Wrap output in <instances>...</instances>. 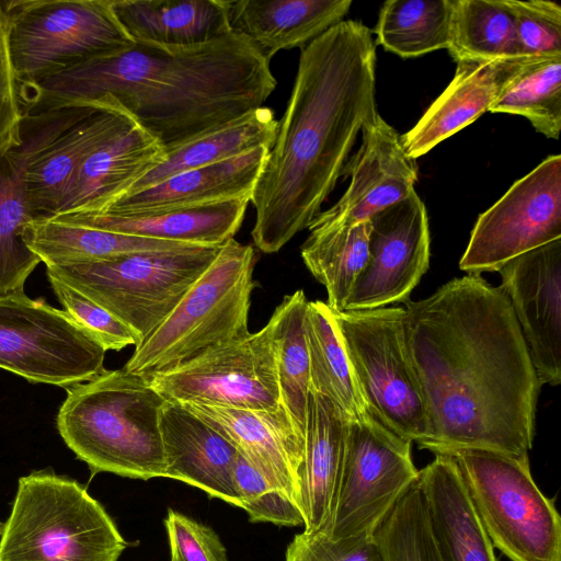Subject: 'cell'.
Wrapping results in <instances>:
<instances>
[{
    "label": "cell",
    "instance_id": "cell-1",
    "mask_svg": "<svg viewBox=\"0 0 561 561\" xmlns=\"http://www.w3.org/2000/svg\"><path fill=\"white\" fill-rule=\"evenodd\" d=\"M403 337L434 455H528L541 383L501 286L468 274L404 301Z\"/></svg>",
    "mask_w": 561,
    "mask_h": 561
},
{
    "label": "cell",
    "instance_id": "cell-2",
    "mask_svg": "<svg viewBox=\"0 0 561 561\" xmlns=\"http://www.w3.org/2000/svg\"><path fill=\"white\" fill-rule=\"evenodd\" d=\"M376 44L362 22L343 20L301 49L273 147L251 201V236L278 252L308 228L342 175L357 135L378 113Z\"/></svg>",
    "mask_w": 561,
    "mask_h": 561
},
{
    "label": "cell",
    "instance_id": "cell-3",
    "mask_svg": "<svg viewBox=\"0 0 561 561\" xmlns=\"http://www.w3.org/2000/svg\"><path fill=\"white\" fill-rule=\"evenodd\" d=\"M270 62L233 32L164 50L137 44L19 85L23 111L110 99L164 151L263 106L276 88Z\"/></svg>",
    "mask_w": 561,
    "mask_h": 561
},
{
    "label": "cell",
    "instance_id": "cell-4",
    "mask_svg": "<svg viewBox=\"0 0 561 561\" xmlns=\"http://www.w3.org/2000/svg\"><path fill=\"white\" fill-rule=\"evenodd\" d=\"M67 390L57 428L92 474L149 480L165 476L160 411L165 400L146 378L105 370Z\"/></svg>",
    "mask_w": 561,
    "mask_h": 561
},
{
    "label": "cell",
    "instance_id": "cell-5",
    "mask_svg": "<svg viewBox=\"0 0 561 561\" xmlns=\"http://www.w3.org/2000/svg\"><path fill=\"white\" fill-rule=\"evenodd\" d=\"M127 546L84 486L41 470L19 479L0 534V561H118Z\"/></svg>",
    "mask_w": 561,
    "mask_h": 561
},
{
    "label": "cell",
    "instance_id": "cell-6",
    "mask_svg": "<svg viewBox=\"0 0 561 561\" xmlns=\"http://www.w3.org/2000/svg\"><path fill=\"white\" fill-rule=\"evenodd\" d=\"M252 245L234 238L188 288L168 317L135 347L124 365L144 377L173 368L221 343L243 337L256 286Z\"/></svg>",
    "mask_w": 561,
    "mask_h": 561
},
{
    "label": "cell",
    "instance_id": "cell-7",
    "mask_svg": "<svg viewBox=\"0 0 561 561\" xmlns=\"http://www.w3.org/2000/svg\"><path fill=\"white\" fill-rule=\"evenodd\" d=\"M221 245L139 251L47 265L54 276L90 298L145 340L203 275Z\"/></svg>",
    "mask_w": 561,
    "mask_h": 561
},
{
    "label": "cell",
    "instance_id": "cell-8",
    "mask_svg": "<svg viewBox=\"0 0 561 561\" xmlns=\"http://www.w3.org/2000/svg\"><path fill=\"white\" fill-rule=\"evenodd\" d=\"M494 549L511 561H561V517L536 484L528 455H449Z\"/></svg>",
    "mask_w": 561,
    "mask_h": 561
},
{
    "label": "cell",
    "instance_id": "cell-9",
    "mask_svg": "<svg viewBox=\"0 0 561 561\" xmlns=\"http://www.w3.org/2000/svg\"><path fill=\"white\" fill-rule=\"evenodd\" d=\"M133 119L110 99L23 111L19 144L9 151L39 219L56 214L84 160Z\"/></svg>",
    "mask_w": 561,
    "mask_h": 561
},
{
    "label": "cell",
    "instance_id": "cell-10",
    "mask_svg": "<svg viewBox=\"0 0 561 561\" xmlns=\"http://www.w3.org/2000/svg\"><path fill=\"white\" fill-rule=\"evenodd\" d=\"M1 5L19 85L135 44L115 18L111 0H18Z\"/></svg>",
    "mask_w": 561,
    "mask_h": 561
},
{
    "label": "cell",
    "instance_id": "cell-11",
    "mask_svg": "<svg viewBox=\"0 0 561 561\" xmlns=\"http://www.w3.org/2000/svg\"><path fill=\"white\" fill-rule=\"evenodd\" d=\"M332 313L368 413L420 445L427 436V417L405 350L403 307Z\"/></svg>",
    "mask_w": 561,
    "mask_h": 561
},
{
    "label": "cell",
    "instance_id": "cell-12",
    "mask_svg": "<svg viewBox=\"0 0 561 561\" xmlns=\"http://www.w3.org/2000/svg\"><path fill=\"white\" fill-rule=\"evenodd\" d=\"M105 353L65 310L24 290L0 293V368L68 389L104 373Z\"/></svg>",
    "mask_w": 561,
    "mask_h": 561
},
{
    "label": "cell",
    "instance_id": "cell-13",
    "mask_svg": "<svg viewBox=\"0 0 561 561\" xmlns=\"http://www.w3.org/2000/svg\"><path fill=\"white\" fill-rule=\"evenodd\" d=\"M411 445L369 413L347 421L334 508L323 534L332 539L374 535L419 479Z\"/></svg>",
    "mask_w": 561,
    "mask_h": 561
},
{
    "label": "cell",
    "instance_id": "cell-14",
    "mask_svg": "<svg viewBox=\"0 0 561 561\" xmlns=\"http://www.w3.org/2000/svg\"><path fill=\"white\" fill-rule=\"evenodd\" d=\"M145 378L169 402L274 410L280 396L273 321Z\"/></svg>",
    "mask_w": 561,
    "mask_h": 561
},
{
    "label": "cell",
    "instance_id": "cell-15",
    "mask_svg": "<svg viewBox=\"0 0 561 561\" xmlns=\"http://www.w3.org/2000/svg\"><path fill=\"white\" fill-rule=\"evenodd\" d=\"M561 239V156H548L482 213L459 268L499 272L510 261Z\"/></svg>",
    "mask_w": 561,
    "mask_h": 561
},
{
    "label": "cell",
    "instance_id": "cell-16",
    "mask_svg": "<svg viewBox=\"0 0 561 561\" xmlns=\"http://www.w3.org/2000/svg\"><path fill=\"white\" fill-rule=\"evenodd\" d=\"M368 262L344 310L404 302L430 265L431 237L424 203L415 190L370 219Z\"/></svg>",
    "mask_w": 561,
    "mask_h": 561
},
{
    "label": "cell",
    "instance_id": "cell-17",
    "mask_svg": "<svg viewBox=\"0 0 561 561\" xmlns=\"http://www.w3.org/2000/svg\"><path fill=\"white\" fill-rule=\"evenodd\" d=\"M342 175L351 179L346 191L332 207L320 211L309 227L369 221L414 191L417 164L405 152L397 130L377 113L362 129L360 147L348 158Z\"/></svg>",
    "mask_w": 561,
    "mask_h": 561
},
{
    "label": "cell",
    "instance_id": "cell-18",
    "mask_svg": "<svg viewBox=\"0 0 561 561\" xmlns=\"http://www.w3.org/2000/svg\"><path fill=\"white\" fill-rule=\"evenodd\" d=\"M507 296L541 385L561 381V239L502 266Z\"/></svg>",
    "mask_w": 561,
    "mask_h": 561
},
{
    "label": "cell",
    "instance_id": "cell-19",
    "mask_svg": "<svg viewBox=\"0 0 561 561\" xmlns=\"http://www.w3.org/2000/svg\"><path fill=\"white\" fill-rule=\"evenodd\" d=\"M182 405L226 437L275 489L300 508L299 474L305 457V435L283 404L274 410L201 403Z\"/></svg>",
    "mask_w": 561,
    "mask_h": 561
},
{
    "label": "cell",
    "instance_id": "cell-20",
    "mask_svg": "<svg viewBox=\"0 0 561 561\" xmlns=\"http://www.w3.org/2000/svg\"><path fill=\"white\" fill-rule=\"evenodd\" d=\"M164 157L160 142L134 118L84 160L54 216L104 211Z\"/></svg>",
    "mask_w": 561,
    "mask_h": 561
},
{
    "label": "cell",
    "instance_id": "cell-21",
    "mask_svg": "<svg viewBox=\"0 0 561 561\" xmlns=\"http://www.w3.org/2000/svg\"><path fill=\"white\" fill-rule=\"evenodd\" d=\"M160 432L164 477L241 508L233 479L239 453L226 437L184 405L169 401L160 411Z\"/></svg>",
    "mask_w": 561,
    "mask_h": 561
},
{
    "label": "cell",
    "instance_id": "cell-22",
    "mask_svg": "<svg viewBox=\"0 0 561 561\" xmlns=\"http://www.w3.org/2000/svg\"><path fill=\"white\" fill-rule=\"evenodd\" d=\"M268 151L270 148L260 147L174 174L153 186L124 195L102 213L137 215L251 198Z\"/></svg>",
    "mask_w": 561,
    "mask_h": 561
},
{
    "label": "cell",
    "instance_id": "cell-23",
    "mask_svg": "<svg viewBox=\"0 0 561 561\" xmlns=\"http://www.w3.org/2000/svg\"><path fill=\"white\" fill-rule=\"evenodd\" d=\"M524 57L457 61L447 88L417 123L400 136L408 156L416 160L489 112L503 83Z\"/></svg>",
    "mask_w": 561,
    "mask_h": 561
},
{
    "label": "cell",
    "instance_id": "cell-24",
    "mask_svg": "<svg viewBox=\"0 0 561 561\" xmlns=\"http://www.w3.org/2000/svg\"><path fill=\"white\" fill-rule=\"evenodd\" d=\"M352 0H227L230 31L268 62L283 49H302L343 21Z\"/></svg>",
    "mask_w": 561,
    "mask_h": 561
},
{
    "label": "cell",
    "instance_id": "cell-25",
    "mask_svg": "<svg viewBox=\"0 0 561 561\" xmlns=\"http://www.w3.org/2000/svg\"><path fill=\"white\" fill-rule=\"evenodd\" d=\"M134 43L164 50L205 45L230 33L227 0H111Z\"/></svg>",
    "mask_w": 561,
    "mask_h": 561
},
{
    "label": "cell",
    "instance_id": "cell-26",
    "mask_svg": "<svg viewBox=\"0 0 561 561\" xmlns=\"http://www.w3.org/2000/svg\"><path fill=\"white\" fill-rule=\"evenodd\" d=\"M250 197L137 215L76 213L49 218L123 234L195 245H222L240 229Z\"/></svg>",
    "mask_w": 561,
    "mask_h": 561
},
{
    "label": "cell",
    "instance_id": "cell-27",
    "mask_svg": "<svg viewBox=\"0 0 561 561\" xmlns=\"http://www.w3.org/2000/svg\"><path fill=\"white\" fill-rule=\"evenodd\" d=\"M417 484L442 561H496L494 548L449 455H435L419 470Z\"/></svg>",
    "mask_w": 561,
    "mask_h": 561
},
{
    "label": "cell",
    "instance_id": "cell-28",
    "mask_svg": "<svg viewBox=\"0 0 561 561\" xmlns=\"http://www.w3.org/2000/svg\"><path fill=\"white\" fill-rule=\"evenodd\" d=\"M305 457L299 474L305 531L323 533L335 503L348 419L325 397L309 389Z\"/></svg>",
    "mask_w": 561,
    "mask_h": 561
},
{
    "label": "cell",
    "instance_id": "cell-29",
    "mask_svg": "<svg viewBox=\"0 0 561 561\" xmlns=\"http://www.w3.org/2000/svg\"><path fill=\"white\" fill-rule=\"evenodd\" d=\"M277 128L278 122L271 108H254L167 151L163 161L142 176L127 194L153 186L174 174L228 160L260 147L271 149Z\"/></svg>",
    "mask_w": 561,
    "mask_h": 561
},
{
    "label": "cell",
    "instance_id": "cell-30",
    "mask_svg": "<svg viewBox=\"0 0 561 561\" xmlns=\"http://www.w3.org/2000/svg\"><path fill=\"white\" fill-rule=\"evenodd\" d=\"M305 334L309 355V389L329 399L348 420L367 414L366 401L327 302L308 301Z\"/></svg>",
    "mask_w": 561,
    "mask_h": 561
},
{
    "label": "cell",
    "instance_id": "cell-31",
    "mask_svg": "<svg viewBox=\"0 0 561 561\" xmlns=\"http://www.w3.org/2000/svg\"><path fill=\"white\" fill-rule=\"evenodd\" d=\"M24 240L46 266L195 245L123 234L54 218L32 221L25 229Z\"/></svg>",
    "mask_w": 561,
    "mask_h": 561
},
{
    "label": "cell",
    "instance_id": "cell-32",
    "mask_svg": "<svg viewBox=\"0 0 561 561\" xmlns=\"http://www.w3.org/2000/svg\"><path fill=\"white\" fill-rule=\"evenodd\" d=\"M301 245L302 261L327 289V305L345 309L354 285L369 257L370 220L354 226L308 228Z\"/></svg>",
    "mask_w": 561,
    "mask_h": 561
},
{
    "label": "cell",
    "instance_id": "cell-33",
    "mask_svg": "<svg viewBox=\"0 0 561 561\" xmlns=\"http://www.w3.org/2000/svg\"><path fill=\"white\" fill-rule=\"evenodd\" d=\"M489 112L523 116L536 131L559 139L561 53L524 57L503 83Z\"/></svg>",
    "mask_w": 561,
    "mask_h": 561
},
{
    "label": "cell",
    "instance_id": "cell-34",
    "mask_svg": "<svg viewBox=\"0 0 561 561\" xmlns=\"http://www.w3.org/2000/svg\"><path fill=\"white\" fill-rule=\"evenodd\" d=\"M453 0H388L375 25L377 45L402 58L447 49Z\"/></svg>",
    "mask_w": 561,
    "mask_h": 561
},
{
    "label": "cell",
    "instance_id": "cell-35",
    "mask_svg": "<svg viewBox=\"0 0 561 561\" xmlns=\"http://www.w3.org/2000/svg\"><path fill=\"white\" fill-rule=\"evenodd\" d=\"M447 49L456 62L525 56L504 0H453Z\"/></svg>",
    "mask_w": 561,
    "mask_h": 561
},
{
    "label": "cell",
    "instance_id": "cell-36",
    "mask_svg": "<svg viewBox=\"0 0 561 561\" xmlns=\"http://www.w3.org/2000/svg\"><path fill=\"white\" fill-rule=\"evenodd\" d=\"M308 300L302 289L286 295L270 318L276 339V367L280 404L305 435L310 386L309 355L305 334Z\"/></svg>",
    "mask_w": 561,
    "mask_h": 561
},
{
    "label": "cell",
    "instance_id": "cell-37",
    "mask_svg": "<svg viewBox=\"0 0 561 561\" xmlns=\"http://www.w3.org/2000/svg\"><path fill=\"white\" fill-rule=\"evenodd\" d=\"M37 219L12 154L9 150L0 153V293L24 290L41 263L24 240L26 227Z\"/></svg>",
    "mask_w": 561,
    "mask_h": 561
},
{
    "label": "cell",
    "instance_id": "cell-38",
    "mask_svg": "<svg viewBox=\"0 0 561 561\" xmlns=\"http://www.w3.org/2000/svg\"><path fill=\"white\" fill-rule=\"evenodd\" d=\"M386 561H442L417 481L374 533Z\"/></svg>",
    "mask_w": 561,
    "mask_h": 561
},
{
    "label": "cell",
    "instance_id": "cell-39",
    "mask_svg": "<svg viewBox=\"0 0 561 561\" xmlns=\"http://www.w3.org/2000/svg\"><path fill=\"white\" fill-rule=\"evenodd\" d=\"M233 479L241 508L248 513L251 522L304 526L300 508L275 489L240 453L234 463Z\"/></svg>",
    "mask_w": 561,
    "mask_h": 561
},
{
    "label": "cell",
    "instance_id": "cell-40",
    "mask_svg": "<svg viewBox=\"0 0 561 561\" xmlns=\"http://www.w3.org/2000/svg\"><path fill=\"white\" fill-rule=\"evenodd\" d=\"M47 277L64 310L105 351H121L141 343L137 333L103 307L60 279Z\"/></svg>",
    "mask_w": 561,
    "mask_h": 561
},
{
    "label": "cell",
    "instance_id": "cell-41",
    "mask_svg": "<svg viewBox=\"0 0 561 561\" xmlns=\"http://www.w3.org/2000/svg\"><path fill=\"white\" fill-rule=\"evenodd\" d=\"M525 56L561 53V7L547 0H504Z\"/></svg>",
    "mask_w": 561,
    "mask_h": 561
},
{
    "label": "cell",
    "instance_id": "cell-42",
    "mask_svg": "<svg viewBox=\"0 0 561 561\" xmlns=\"http://www.w3.org/2000/svg\"><path fill=\"white\" fill-rule=\"evenodd\" d=\"M286 561H386L373 536L332 539L323 533L298 534L288 545Z\"/></svg>",
    "mask_w": 561,
    "mask_h": 561
},
{
    "label": "cell",
    "instance_id": "cell-43",
    "mask_svg": "<svg viewBox=\"0 0 561 561\" xmlns=\"http://www.w3.org/2000/svg\"><path fill=\"white\" fill-rule=\"evenodd\" d=\"M164 526L170 561H228L224 543L210 527L171 508Z\"/></svg>",
    "mask_w": 561,
    "mask_h": 561
},
{
    "label": "cell",
    "instance_id": "cell-44",
    "mask_svg": "<svg viewBox=\"0 0 561 561\" xmlns=\"http://www.w3.org/2000/svg\"><path fill=\"white\" fill-rule=\"evenodd\" d=\"M22 116L19 82L8 45L7 16L0 2V153L19 144Z\"/></svg>",
    "mask_w": 561,
    "mask_h": 561
},
{
    "label": "cell",
    "instance_id": "cell-45",
    "mask_svg": "<svg viewBox=\"0 0 561 561\" xmlns=\"http://www.w3.org/2000/svg\"><path fill=\"white\" fill-rule=\"evenodd\" d=\"M2 527H3V523L0 522V534H1Z\"/></svg>",
    "mask_w": 561,
    "mask_h": 561
}]
</instances>
